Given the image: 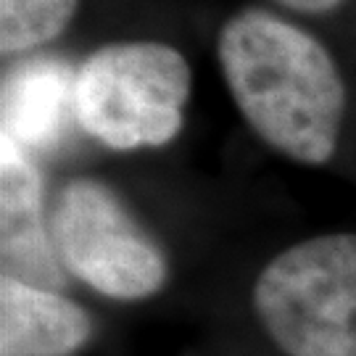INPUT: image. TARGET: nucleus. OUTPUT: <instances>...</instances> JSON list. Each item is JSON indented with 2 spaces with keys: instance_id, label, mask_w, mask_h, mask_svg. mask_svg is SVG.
<instances>
[{
  "instance_id": "nucleus-8",
  "label": "nucleus",
  "mask_w": 356,
  "mask_h": 356,
  "mask_svg": "<svg viewBox=\"0 0 356 356\" xmlns=\"http://www.w3.org/2000/svg\"><path fill=\"white\" fill-rule=\"evenodd\" d=\"M76 0H0V48L22 53L64 32Z\"/></svg>"
},
{
  "instance_id": "nucleus-1",
  "label": "nucleus",
  "mask_w": 356,
  "mask_h": 356,
  "mask_svg": "<svg viewBox=\"0 0 356 356\" xmlns=\"http://www.w3.org/2000/svg\"><path fill=\"white\" fill-rule=\"evenodd\" d=\"M219 64L241 114L272 148L304 164L330 159L343 124L346 85L317 38L248 8L222 26Z\"/></svg>"
},
{
  "instance_id": "nucleus-4",
  "label": "nucleus",
  "mask_w": 356,
  "mask_h": 356,
  "mask_svg": "<svg viewBox=\"0 0 356 356\" xmlns=\"http://www.w3.org/2000/svg\"><path fill=\"white\" fill-rule=\"evenodd\" d=\"M48 225L61 267L92 291L138 301L164 288V251L98 179L69 182Z\"/></svg>"
},
{
  "instance_id": "nucleus-7",
  "label": "nucleus",
  "mask_w": 356,
  "mask_h": 356,
  "mask_svg": "<svg viewBox=\"0 0 356 356\" xmlns=\"http://www.w3.org/2000/svg\"><path fill=\"white\" fill-rule=\"evenodd\" d=\"M92 335L90 314L61 293L0 277V356H69Z\"/></svg>"
},
{
  "instance_id": "nucleus-2",
  "label": "nucleus",
  "mask_w": 356,
  "mask_h": 356,
  "mask_svg": "<svg viewBox=\"0 0 356 356\" xmlns=\"http://www.w3.org/2000/svg\"><path fill=\"white\" fill-rule=\"evenodd\" d=\"M254 304L288 356H356V235H319L275 256Z\"/></svg>"
},
{
  "instance_id": "nucleus-6",
  "label": "nucleus",
  "mask_w": 356,
  "mask_h": 356,
  "mask_svg": "<svg viewBox=\"0 0 356 356\" xmlns=\"http://www.w3.org/2000/svg\"><path fill=\"white\" fill-rule=\"evenodd\" d=\"M76 74L61 58L40 56L16 64L3 76V138L29 156L56 151L76 122Z\"/></svg>"
},
{
  "instance_id": "nucleus-3",
  "label": "nucleus",
  "mask_w": 356,
  "mask_h": 356,
  "mask_svg": "<svg viewBox=\"0 0 356 356\" xmlns=\"http://www.w3.org/2000/svg\"><path fill=\"white\" fill-rule=\"evenodd\" d=\"M188 95L191 66L175 48L116 42L76 72V124L114 151L156 148L179 132Z\"/></svg>"
},
{
  "instance_id": "nucleus-5",
  "label": "nucleus",
  "mask_w": 356,
  "mask_h": 356,
  "mask_svg": "<svg viewBox=\"0 0 356 356\" xmlns=\"http://www.w3.org/2000/svg\"><path fill=\"white\" fill-rule=\"evenodd\" d=\"M0 248L3 275L48 291L64 288L66 269L42 219V179L32 156L11 138L0 148Z\"/></svg>"
},
{
  "instance_id": "nucleus-9",
  "label": "nucleus",
  "mask_w": 356,
  "mask_h": 356,
  "mask_svg": "<svg viewBox=\"0 0 356 356\" xmlns=\"http://www.w3.org/2000/svg\"><path fill=\"white\" fill-rule=\"evenodd\" d=\"M282 6H288L293 11H304V13H325L341 6L343 0H280Z\"/></svg>"
}]
</instances>
